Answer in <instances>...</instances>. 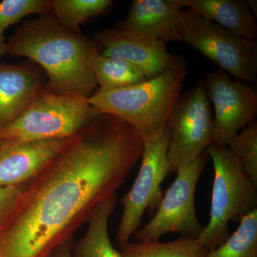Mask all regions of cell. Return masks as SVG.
<instances>
[{
    "instance_id": "1",
    "label": "cell",
    "mask_w": 257,
    "mask_h": 257,
    "mask_svg": "<svg viewBox=\"0 0 257 257\" xmlns=\"http://www.w3.org/2000/svg\"><path fill=\"white\" fill-rule=\"evenodd\" d=\"M144 140L122 119L100 114L23 188L0 230V257H50L116 194L141 159Z\"/></svg>"
},
{
    "instance_id": "2",
    "label": "cell",
    "mask_w": 257,
    "mask_h": 257,
    "mask_svg": "<svg viewBox=\"0 0 257 257\" xmlns=\"http://www.w3.org/2000/svg\"><path fill=\"white\" fill-rule=\"evenodd\" d=\"M7 50L8 55L27 57L40 66L49 92L89 98L97 87L91 59L100 47L64 28L50 13L23 22L7 41Z\"/></svg>"
},
{
    "instance_id": "3",
    "label": "cell",
    "mask_w": 257,
    "mask_h": 257,
    "mask_svg": "<svg viewBox=\"0 0 257 257\" xmlns=\"http://www.w3.org/2000/svg\"><path fill=\"white\" fill-rule=\"evenodd\" d=\"M187 75V67L168 69L130 87L98 89L88 101L101 114L112 115L131 125L144 142L155 141L163 134Z\"/></svg>"
},
{
    "instance_id": "4",
    "label": "cell",
    "mask_w": 257,
    "mask_h": 257,
    "mask_svg": "<svg viewBox=\"0 0 257 257\" xmlns=\"http://www.w3.org/2000/svg\"><path fill=\"white\" fill-rule=\"evenodd\" d=\"M205 152L212 160L214 172L210 219L197 240L209 251L231 235L229 223H239L257 209V186L227 146L212 143Z\"/></svg>"
},
{
    "instance_id": "5",
    "label": "cell",
    "mask_w": 257,
    "mask_h": 257,
    "mask_svg": "<svg viewBox=\"0 0 257 257\" xmlns=\"http://www.w3.org/2000/svg\"><path fill=\"white\" fill-rule=\"evenodd\" d=\"M100 114L87 97L55 94L43 87L17 119L0 128V142L20 143L70 138Z\"/></svg>"
},
{
    "instance_id": "6",
    "label": "cell",
    "mask_w": 257,
    "mask_h": 257,
    "mask_svg": "<svg viewBox=\"0 0 257 257\" xmlns=\"http://www.w3.org/2000/svg\"><path fill=\"white\" fill-rule=\"evenodd\" d=\"M178 32L180 41L199 51L221 70L236 80L247 84L254 82L257 74L254 40L238 36L191 13L179 25Z\"/></svg>"
},
{
    "instance_id": "7",
    "label": "cell",
    "mask_w": 257,
    "mask_h": 257,
    "mask_svg": "<svg viewBox=\"0 0 257 257\" xmlns=\"http://www.w3.org/2000/svg\"><path fill=\"white\" fill-rule=\"evenodd\" d=\"M168 125L170 175L197 160L213 143V113L204 82L200 81L179 96Z\"/></svg>"
},
{
    "instance_id": "8",
    "label": "cell",
    "mask_w": 257,
    "mask_h": 257,
    "mask_svg": "<svg viewBox=\"0 0 257 257\" xmlns=\"http://www.w3.org/2000/svg\"><path fill=\"white\" fill-rule=\"evenodd\" d=\"M208 162L205 152L177 172L150 221L135 232L142 242L157 241L162 235L178 233L182 237L197 239L204 229L198 219L195 193L198 180Z\"/></svg>"
},
{
    "instance_id": "9",
    "label": "cell",
    "mask_w": 257,
    "mask_h": 257,
    "mask_svg": "<svg viewBox=\"0 0 257 257\" xmlns=\"http://www.w3.org/2000/svg\"><path fill=\"white\" fill-rule=\"evenodd\" d=\"M170 132L168 122L163 134L155 141L144 142L142 164L132 188L121 202L123 213L116 231L120 248L138 231L144 213L153 214L163 197L162 183L169 175L167 158Z\"/></svg>"
},
{
    "instance_id": "10",
    "label": "cell",
    "mask_w": 257,
    "mask_h": 257,
    "mask_svg": "<svg viewBox=\"0 0 257 257\" xmlns=\"http://www.w3.org/2000/svg\"><path fill=\"white\" fill-rule=\"evenodd\" d=\"M204 84L214 106L213 143L227 146L235 135L254 122L256 92L250 84L230 78L221 69L208 74Z\"/></svg>"
},
{
    "instance_id": "11",
    "label": "cell",
    "mask_w": 257,
    "mask_h": 257,
    "mask_svg": "<svg viewBox=\"0 0 257 257\" xmlns=\"http://www.w3.org/2000/svg\"><path fill=\"white\" fill-rule=\"evenodd\" d=\"M101 55L122 59L138 67L147 79L155 78L168 69L187 67V60L170 53L167 43L138 36L117 28L105 29L95 35Z\"/></svg>"
},
{
    "instance_id": "12",
    "label": "cell",
    "mask_w": 257,
    "mask_h": 257,
    "mask_svg": "<svg viewBox=\"0 0 257 257\" xmlns=\"http://www.w3.org/2000/svg\"><path fill=\"white\" fill-rule=\"evenodd\" d=\"M70 139L20 143L0 142V187H21L29 183Z\"/></svg>"
},
{
    "instance_id": "13",
    "label": "cell",
    "mask_w": 257,
    "mask_h": 257,
    "mask_svg": "<svg viewBox=\"0 0 257 257\" xmlns=\"http://www.w3.org/2000/svg\"><path fill=\"white\" fill-rule=\"evenodd\" d=\"M190 15L173 0H135L124 20L116 28L121 31L165 42L180 41L178 27Z\"/></svg>"
},
{
    "instance_id": "14",
    "label": "cell",
    "mask_w": 257,
    "mask_h": 257,
    "mask_svg": "<svg viewBox=\"0 0 257 257\" xmlns=\"http://www.w3.org/2000/svg\"><path fill=\"white\" fill-rule=\"evenodd\" d=\"M45 84L41 67L34 62H0V128L17 119Z\"/></svg>"
},
{
    "instance_id": "15",
    "label": "cell",
    "mask_w": 257,
    "mask_h": 257,
    "mask_svg": "<svg viewBox=\"0 0 257 257\" xmlns=\"http://www.w3.org/2000/svg\"><path fill=\"white\" fill-rule=\"evenodd\" d=\"M192 14L217 24L243 38L254 40L257 26L254 17L242 0H173Z\"/></svg>"
},
{
    "instance_id": "16",
    "label": "cell",
    "mask_w": 257,
    "mask_h": 257,
    "mask_svg": "<svg viewBox=\"0 0 257 257\" xmlns=\"http://www.w3.org/2000/svg\"><path fill=\"white\" fill-rule=\"evenodd\" d=\"M117 194L99 203L88 221L87 232L72 248V257H121L109 234V220L116 207Z\"/></svg>"
},
{
    "instance_id": "17",
    "label": "cell",
    "mask_w": 257,
    "mask_h": 257,
    "mask_svg": "<svg viewBox=\"0 0 257 257\" xmlns=\"http://www.w3.org/2000/svg\"><path fill=\"white\" fill-rule=\"evenodd\" d=\"M91 67L101 90H114L130 87L147 80L138 67L127 61L95 52L91 59Z\"/></svg>"
},
{
    "instance_id": "18",
    "label": "cell",
    "mask_w": 257,
    "mask_h": 257,
    "mask_svg": "<svg viewBox=\"0 0 257 257\" xmlns=\"http://www.w3.org/2000/svg\"><path fill=\"white\" fill-rule=\"evenodd\" d=\"M120 249L121 257H207L208 253L197 239L182 236L170 242H128Z\"/></svg>"
},
{
    "instance_id": "19",
    "label": "cell",
    "mask_w": 257,
    "mask_h": 257,
    "mask_svg": "<svg viewBox=\"0 0 257 257\" xmlns=\"http://www.w3.org/2000/svg\"><path fill=\"white\" fill-rule=\"evenodd\" d=\"M112 4L111 0H52L50 14L64 28L81 33L82 24L104 14Z\"/></svg>"
},
{
    "instance_id": "20",
    "label": "cell",
    "mask_w": 257,
    "mask_h": 257,
    "mask_svg": "<svg viewBox=\"0 0 257 257\" xmlns=\"http://www.w3.org/2000/svg\"><path fill=\"white\" fill-rule=\"evenodd\" d=\"M207 257H257V209L239 221V227Z\"/></svg>"
},
{
    "instance_id": "21",
    "label": "cell",
    "mask_w": 257,
    "mask_h": 257,
    "mask_svg": "<svg viewBox=\"0 0 257 257\" xmlns=\"http://www.w3.org/2000/svg\"><path fill=\"white\" fill-rule=\"evenodd\" d=\"M50 13V1L47 0H4L0 3V57L8 55L5 32L12 25L31 15Z\"/></svg>"
},
{
    "instance_id": "22",
    "label": "cell",
    "mask_w": 257,
    "mask_h": 257,
    "mask_svg": "<svg viewBox=\"0 0 257 257\" xmlns=\"http://www.w3.org/2000/svg\"><path fill=\"white\" fill-rule=\"evenodd\" d=\"M228 148L242 163L246 175L257 186V124L248 125L230 140Z\"/></svg>"
},
{
    "instance_id": "23",
    "label": "cell",
    "mask_w": 257,
    "mask_h": 257,
    "mask_svg": "<svg viewBox=\"0 0 257 257\" xmlns=\"http://www.w3.org/2000/svg\"><path fill=\"white\" fill-rule=\"evenodd\" d=\"M23 191L22 187H0V230L18 205Z\"/></svg>"
},
{
    "instance_id": "24",
    "label": "cell",
    "mask_w": 257,
    "mask_h": 257,
    "mask_svg": "<svg viewBox=\"0 0 257 257\" xmlns=\"http://www.w3.org/2000/svg\"><path fill=\"white\" fill-rule=\"evenodd\" d=\"M50 257H72V241L57 248Z\"/></svg>"
},
{
    "instance_id": "25",
    "label": "cell",
    "mask_w": 257,
    "mask_h": 257,
    "mask_svg": "<svg viewBox=\"0 0 257 257\" xmlns=\"http://www.w3.org/2000/svg\"><path fill=\"white\" fill-rule=\"evenodd\" d=\"M257 2L256 0H248V1H246V5H247V6L248 7V8H249L250 11H251V13H252V15H253V17L255 16V18L256 17V5H257Z\"/></svg>"
}]
</instances>
